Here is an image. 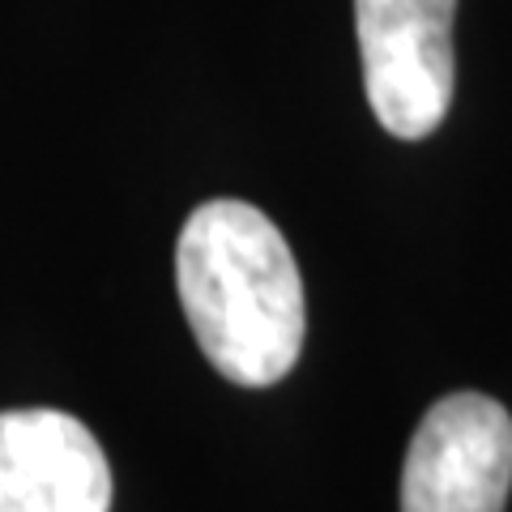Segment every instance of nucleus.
<instances>
[{
  "label": "nucleus",
  "instance_id": "obj_1",
  "mask_svg": "<svg viewBox=\"0 0 512 512\" xmlns=\"http://www.w3.org/2000/svg\"><path fill=\"white\" fill-rule=\"evenodd\" d=\"M175 282L201 355L231 384L269 389L295 367L308 329L286 235L256 205L218 197L188 214Z\"/></svg>",
  "mask_w": 512,
  "mask_h": 512
},
{
  "label": "nucleus",
  "instance_id": "obj_2",
  "mask_svg": "<svg viewBox=\"0 0 512 512\" xmlns=\"http://www.w3.org/2000/svg\"><path fill=\"white\" fill-rule=\"evenodd\" d=\"M457 0H355L363 90L384 133L423 141L453 103Z\"/></svg>",
  "mask_w": 512,
  "mask_h": 512
},
{
  "label": "nucleus",
  "instance_id": "obj_3",
  "mask_svg": "<svg viewBox=\"0 0 512 512\" xmlns=\"http://www.w3.org/2000/svg\"><path fill=\"white\" fill-rule=\"evenodd\" d=\"M512 414L483 393H448L406 448L402 512H504Z\"/></svg>",
  "mask_w": 512,
  "mask_h": 512
},
{
  "label": "nucleus",
  "instance_id": "obj_4",
  "mask_svg": "<svg viewBox=\"0 0 512 512\" xmlns=\"http://www.w3.org/2000/svg\"><path fill=\"white\" fill-rule=\"evenodd\" d=\"M0 512H111V466L82 419L0 410Z\"/></svg>",
  "mask_w": 512,
  "mask_h": 512
}]
</instances>
